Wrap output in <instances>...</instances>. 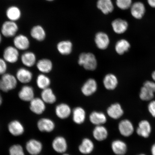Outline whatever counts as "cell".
<instances>
[{
	"mask_svg": "<svg viewBox=\"0 0 155 155\" xmlns=\"http://www.w3.org/2000/svg\"><path fill=\"white\" fill-rule=\"evenodd\" d=\"M78 63L83 66L86 70H95L97 65V62L95 57L92 53H82L79 56Z\"/></svg>",
	"mask_w": 155,
	"mask_h": 155,
	"instance_id": "1",
	"label": "cell"
},
{
	"mask_svg": "<svg viewBox=\"0 0 155 155\" xmlns=\"http://www.w3.org/2000/svg\"><path fill=\"white\" fill-rule=\"evenodd\" d=\"M17 80L14 75L5 73L2 75L0 79V90L7 92L13 90L16 87Z\"/></svg>",
	"mask_w": 155,
	"mask_h": 155,
	"instance_id": "2",
	"label": "cell"
},
{
	"mask_svg": "<svg viewBox=\"0 0 155 155\" xmlns=\"http://www.w3.org/2000/svg\"><path fill=\"white\" fill-rule=\"evenodd\" d=\"M154 93L155 83L152 81H147L141 89L139 96L141 100L148 101L153 98Z\"/></svg>",
	"mask_w": 155,
	"mask_h": 155,
	"instance_id": "3",
	"label": "cell"
},
{
	"mask_svg": "<svg viewBox=\"0 0 155 155\" xmlns=\"http://www.w3.org/2000/svg\"><path fill=\"white\" fill-rule=\"evenodd\" d=\"M19 28L16 22L9 20L5 21L2 25L1 33L6 38L13 37L16 36Z\"/></svg>",
	"mask_w": 155,
	"mask_h": 155,
	"instance_id": "4",
	"label": "cell"
},
{
	"mask_svg": "<svg viewBox=\"0 0 155 155\" xmlns=\"http://www.w3.org/2000/svg\"><path fill=\"white\" fill-rule=\"evenodd\" d=\"M152 127L150 122L144 120L139 122L136 129V133L139 136L148 138L152 132Z\"/></svg>",
	"mask_w": 155,
	"mask_h": 155,
	"instance_id": "5",
	"label": "cell"
},
{
	"mask_svg": "<svg viewBox=\"0 0 155 155\" xmlns=\"http://www.w3.org/2000/svg\"><path fill=\"white\" fill-rule=\"evenodd\" d=\"M3 57V59L7 62L16 63L19 57L18 50L15 46H8L4 51Z\"/></svg>",
	"mask_w": 155,
	"mask_h": 155,
	"instance_id": "6",
	"label": "cell"
},
{
	"mask_svg": "<svg viewBox=\"0 0 155 155\" xmlns=\"http://www.w3.org/2000/svg\"><path fill=\"white\" fill-rule=\"evenodd\" d=\"M118 129L120 134L126 137H130L134 131V126L129 120H122L118 125Z\"/></svg>",
	"mask_w": 155,
	"mask_h": 155,
	"instance_id": "7",
	"label": "cell"
},
{
	"mask_svg": "<svg viewBox=\"0 0 155 155\" xmlns=\"http://www.w3.org/2000/svg\"><path fill=\"white\" fill-rule=\"evenodd\" d=\"M26 149L29 154L31 155L40 154L43 149V145L39 140L31 139L26 143Z\"/></svg>",
	"mask_w": 155,
	"mask_h": 155,
	"instance_id": "8",
	"label": "cell"
},
{
	"mask_svg": "<svg viewBox=\"0 0 155 155\" xmlns=\"http://www.w3.org/2000/svg\"><path fill=\"white\" fill-rule=\"evenodd\" d=\"M94 41L97 47L99 49L104 50L109 46L110 40L109 36L106 33L99 32L97 33L95 36Z\"/></svg>",
	"mask_w": 155,
	"mask_h": 155,
	"instance_id": "9",
	"label": "cell"
},
{
	"mask_svg": "<svg viewBox=\"0 0 155 155\" xmlns=\"http://www.w3.org/2000/svg\"><path fill=\"white\" fill-rule=\"evenodd\" d=\"M55 127L54 122L47 118H42L37 123L38 128L41 132H51L55 129Z\"/></svg>",
	"mask_w": 155,
	"mask_h": 155,
	"instance_id": "10",
	"label": "cell"
},
{
	"mask_svg": "<svg viewBox=\"0 0 155 155\" xmlns=\"http://www.w3.org/2000/svg\"><path fill=\"white\" fill-rule=\"evenodd\" d=\"M30 108L33 113L40 115L46 109L45 103L41 98H34L30 102Z\"/></svg>",
	"mask_w": 155,
	"mask_h": 155,
	"instance_id": "11",
	"label": "cell"
},
{
	"mask_svg": "<svg viewBox=\"0 0 155 155\" xmlns=\"http://www.w3.org/2000/svg\"><path fill=\"white\" fill-rule=\"evenodd\" d=\"M8 129L10 133L15 137H18L24 134L25 128L21 122L14 120L10 122L8 126Z\"/></svg>",
	"mask_w": 155,
	"mask_h": 155,
	"instance_id": "12",
	"label": "cell"
},
{
	"mask_svg": "<svg viewBox=\"0 0 155 155\" xmlns=\"http://www.w3.org/2000/svg\"><path fill=\"white\" fill-rule=\"evenodd\" d=\"M130 9L132 16L137 19L142 18L146 12L144 5L140 2H137L133 3Z\"/></svg>",
	"mask_w": 155,
	"mask_h": 155,
	"instance_id": "13",
	"label": "cell"
},
{
	"mask_svg": "<svg viewBox=\"0 0 155 155\" xmlns=\"http://www.w3.org/2000/svg\"><path fill=\"white\" fill-rule=\"evenodd\" d=\"M52 147L56 152L59 153H64L68 148L67 140L63 137L58 136L56 137L52 141Z\"/></svg>",
	"mask_w": 155,
	"mask_h": 155,
	"instance_id": "14",
	"label": "cell"
},
{
	"mask_svg": "<svg viewBox=\"0 0 155 155\" xmlns=\"http://www.w3.org/2000/svg\"><path fill=\"white\" fill-rule=\"evenodd\" d=\"M13 42L15 47L18 50H26L30 47V40L28 37L23 34L15 36Z\"/></svg>",
	"mask_w": 155,
	"mask_h": 155,
	"instance_id": "15",
	"label": "cell"
},
{
	"mask_svg": "<svg viewBox=\"0 0 155 155\" xmlns=\"http://www.w3.org/2000/svg\"><path fill=\"white\" fill-rule=\"evenodd\" d=\"M97 87V84L94 79H89L83 85L81 88V91L84 96H90L96 92Z\"/></svg>",
	"mask_w": 155,
	"mask_h": 155,
	"instance_id": "16",
	"label": "cell"
},
{
	"mask_svg": "<svg viewBox=\"0 0 155 155\" xmlns=\"http://www.w3.org/2000/svg\"><path fill=\"white\" fill-rule=\"evenodd\" d=\"M111 26L114 31L115 33L121 34L127 31L128 28L129 24L127 21L119 18L112 21Z\"/></svg>",
	"mask_w": 155,
	"mask_h": 155,
	"instance_id": "17",
	"label": "cell"
},
{
	"mask_svg": "<svg viewBox=\"0 0 155 155\" xmlns=\"http://www.w3.org/2000/svg\"><path fill=\"white\" fill-rule=\"evenodd\" d=\"M18 96L21 100L30 102L34 98V91L32 87L28 86H23L19 91Z\"/></svg>",
	"mask_w": 155,
	"mask_h": 155,
	"instance_id": "18",
	"label": "cell"
},
{
	"mask_svg": "<svg viewBox=\"0 0 155 155\" xmlns=\"http://www.w3.org/2000/svg\"><path fill=\"white\" fill-rule=\"evenodd\" d=\"M71 112L70 107L64 103L58 104L55 109L56 115L61 119H65L71 115Z\"/></svg>",
	"mask_w": 155,
	"mask_h": 155,
	"instance_id": "19",
	"label": "cell"
},
{
	"mask_svg": "<svg viewBox=\"0 0 155 155\" xmlns=\"http://www.w3.org/2000/svg\"><path fill=\"white\" fill-rule=\"evenodd\" d=\"M108 115L112 119H118L123 115L124 112L121 106L119 103H115L111 104L107 108Z\"/></svg>",
	"mask_w": 155,
	"mask_h": 155,
	"instance_id": "20",
	"label": "cell"
},
{
	"mask_svg": "<svg viewBox=\"0 0 155 155\" xmlns=\"http://www.w3.org/2000/svg\"><path fill=\"white\" fill-rule=\"evenodd\" d=\"M6 15L8 20L16 22L21 18L22 12L18 7L12 5L9 7L6 10Z\"/></svg>",
	"mask_w": 155,
	"mask_h": 155,
	"instance_id": "21",
	"label": "cell"
},
{
	"mask_svg": "<svg viewBox=\"0 0 155 155\" xmlns=\"http://www.w3.org/2000/svg\"><path fill=\"white\" fill-rule=\"evenodd\" d=\"M97 7L105 15L112 12L114 9V5L111 0H98Z\"/></svg>",
	"mask_w": 155,
	"mask_h": 155,
	"instance_id": "22",
	"label": "cell"
},
{
	"mask_svg": "<svg viewBox=\"0 0 155 155\" xmlns=\"http://www.w3.org/2000/svg\"><path fill=\"white\" fill-rule=\"evenodd\" d=\"M30 35L38 41H42L46 38V32L43 27L37 25L34 26L31 29Z\"/></svg>",
	"mask_w": 155,
	"mask_h": 155,
	"instance_id": "23",
	"label": "cell"
},
{
	"mask_svg": "<svg viewBox=\"0 0 155 155\" xmlns=\"http://www.w3.org/2000/svg\"><path fill=\"white\" fill-rule=\"evenodd\" d=\"M16 78L17 80L22 83H28L31 81L32 74L30 71L25 68H21L17 71Z\"/></svg>",
	"mask_w": 155,
	"mask_h": 155,
	"instance_id": "24",
	"label": "cell"
},
{
	"mask_svg": "<svg viewBox=\"0 0 155 155\" xmlns=\"http://www.w3.org/2000/svg\"><path fill=\"white\" fill-rule=\"evenodd\" d=\"M112 151L117 155H124L127 152V147L126 143L123 141L114 140L111 144Z\"/></svg>",
	"mask_w": 155,
	"mask_h": 155,
	"instance_id": "25",
	"label": "cell"
},
{
	"mask_svg": "<svg viewBox=\"0 0 155 155\" xmlns=\"http://www.w3.org/2000/svg\"><path fill=\"white\" fill-rule=\"evenodd\" d=\"M103 84L105 88L108 90H113L117 87L118 81L116 75L112 74H108L104 77Z\"/></svg>",
	"mask_w": 155,
	"mask_h": 155,
	"instance_id": "26",
	"label": "cell"
},
{
	"mask_svg": "<svg viewBox=\"0 0 155 155\" xmlns=\"http://www.w3.org/2000/svg\"><path fill=\"white\" fill-rule=\"evenodd\" d=\"M73 44L69 40H63L58 42L57 49L58 52L62 55H68L72 51Z\"/></svg>",
	"mask_w": 155,
	"mask_h": 155,
	"instance_id": "27",
	"label": "cell"
},
{
	"mask_svg": "<svg viewBox=\"0 0 155 155\" xmlns=\"http://www.w3.org/2000/svg\"><path fill=\"white\" fill-rule=\"evenodd\" d=\"M90 121L93 124L96 126L103 125L107 121L106 116L101 112L94 111L90 116Z\"/></svg>",
	"mask_w": 155,
	"mask_h": 155,
	"instance_id": "28",
	"label": "cell"
},
{
	"mask_svg": "<svg viewBox=\"0 0 155 155\" xmlns=\"http://www.w3.org/2000/svg\"><path fill=\"white\" fill-rule=\"evenodd\" d=\"M86 117V112L80 107L75 108L73 111V120L77 124H81L84 122Z\"/></svg>",
	"mask_w": 155,
	"mask_h": 155,
	"instance_id": "29",
	"label": "cell"
},
{
	"mask_svg": "<svg viewBox=\"0 0 155 155\" xmlns=\"http://www.w3.org/2000/svg\"><path fill=\"white\" fill-rule=\"evenodd\" d=\"M94 138L98 141H104L107 138L108 132L107 129L103 125L96 126L93 131Z\"/></svg>",
	"mask_w": 155,
	"mask_h": 155,
	"instance_id": "30",
	"label": "cell"
},
{
	"mask_svg": "<svg viewBox=\"0 0 155 155\" xmlns=\"http://www.w3.org/2000/svg\"><path fill=\"white\" fill-rule=\"evenodd\" d=\"M36 67L40 72L43 73H49L53 69V63L50 60L47 59H41L36 64Z\"/></svg>",
	"mask_w": 155,
	"mask_h": 155,
	"instance_id": "31",
	"label": "cell"
},
{
	"mask_svg": "<svg viewBox=\"0 0 155 155\" xmlns=\"http://www.w3.org/2000/svg\"><path fill=\"white\" fill-rule=\"evenodd\" d=\"M79 152L83 154H88L92 152L94 149V145L92 141L88 138L83 139L79 147Z\"/></svg>",
	"mask_w": 155,
	"mask_h": 155,
	"instance_id": "32",
	"label": "cell"
},
{
	"mask_svg": "<svg viewBox=\"0 0 155 155\" xmlns=\"http://www.w3.org/2000/svg\"><path fill=\"white\" fill-rule=\"evenodd\" d=\"M21 60L23 64L26 66L28 67H32L36 63V56L32 52H25L21 56Z\"/></svg>",
	"mask_w": 155,
	"mask_h": 155,
	"instance_id": "33",
	"label": "cell"
},
{
	"mask_svg": "<svg viewBox=\"0 0 155 155\" xmlns=\"http://www.w3.org/2000/svg\"><path fill=\"white\" fill-rule=\"evenodd\" d=\"M41 98L45 104H53L57 100V97L53 90L49 88L42 90Z\"/></svg>",
	"mask_w": 155,
	"mask_h": 155,
	"instance_id": "34",
	"label": "cell"
},
{
	"mask_svg": "<svg viewBox=\"0 0 155 155\" xmlns=\"http://www.w3.org/2000/svg\"><path fill=\"white\" fill-rule=\"evenodd\" d=\"M129 42L124 39L120 40L116 42L115 45V50L117 54L123 55L127 52L130 48Z\"/></svg>",
	"mask_w": 155,
	"mask_h": 155,
	"instance_id": "35",
	"label": "cell"
},
{
	"mask_svg": "<svg viewBox=\"0 0 155 155\" xmlns=\"http://www.w3.org/2000/svg\"><path fill=\"white\" fill-rule=\"evenodd\" d=\"M36 84L39 88L42 90L49 88L51 81L48 77L44 74L39 75L36 79Z\"/></svg>",
	"mask_w": 155,
	"mask_h": 155,
	"instance_id": "36",
	"label": "cell"
},
{
	"mask_svg": "<svg viewBox=\"0 0 155 155\" xmlns=\"http://www.w3.org/2000/svg\"><path fill=\"white\" fill-rule=\"evenodd\" d=\"M9 153V155H25L22 147L19 144L13 145L10 147Z\"/></svg>",
	"mask_w": 155,
	"mask_h": 155,
	"instance_id": "37",
	"label": "cell"
},
{
	"mask_svg": "<svg viewBox=\"0 0 155 155\" xmlns=\"http://www.w3.org/2000/svg\"><path fill=\"white\" fill-rule=\"evenodd\" d=\"M116 3L119 8L123 10L130 8L132 5V0H116Z\"/></svg>",
	"mask_w": 155,
	"mask_h": 155,
	"instance_id": "38",
	"label": "cell"
},
{
	"mask_svg": "<svg viewBox=\"0 0 155 155\" xmlns=\"http://www.w3.org/2000/svg\"><path fill=\"white\" fill-rule=\"evenodd\" d=\"M7 68L6 61L4 59L0 58V75L5 74Z\"/></svg>",
	"mask_w": 155,
	"mask_h": 155,
	"instance_id": "39",
	"label": "cell"
},
{
	"mask_svg": "<svg viewBox=\"0 0 155 155\" xmlns=\"http://www.w3.org/2000/svg\"><path fill=\"white\" fill-rule=\"evenodd\" d=\"M148 110L151 115L155 117V101H153L149 104Z\"/></svg>",
	"mask_w": 155,
	"mask_h": 155,
	"instance_id": "40",
	"label": "cell"
},
{
	"mask_svg": "<svg viewBox=\"0 0 155 155\" xmlns=\"http://www.w3.org/2000/svg\"><path fill=\"white\" fill-rule=\"evenodd\" d=\"M148 4L153 8H155V0H147Z\"/></svg>",
	"mask_w": 155,
	"mask_h": 155,
	"instance_id": "41",
	"label": "cell"
},
{
	"mask_svg": "<svg viewBox=\"0 0 155 155\" xmlns=\"http://www.w3.org/2000/svg\"><path fill=\"white\" fill-rule=\"evenodd\" d=\"M150 152L152 155H155V143L151 147Z\"/></svg>",
	"mask_w": 155,
	"mask_h": 155,
	"instance_id": "42",
	"label": "cell"
},
{
	"mask_svg": "<svg viewBox=\"0 0 155 155\" xmlns=\"http://www.w3.org/2000/svg\"><path fill=\"white\" fill-rule=\"evenodd\" d=\"M152 77L153 79L155 81V71L152 73Z\"/></svg>",
	"mask_w": 155,
	"mask_h": 155,
	"instance_id": "43",
	"label": "cell"
},
{
	"mask_svg": "<svg viewBox=\"0 0 155 155\" xmlns=\"http://www.w3.org/2000/svg\"><path fill=\"white\" fill-rule=\"evenodd\" d=\"M2 98L1 95L0 94V106H1L2 104Z\"/></svg>",
	"mask_w": 155,
	"mask_h": 155,
	"instance_id": "44",
	"label": "cell"
},
{
	"mask_svg": "<svg viewBox=\"0 0 155 155\" xmlns=\"http://www.w3.org/2000/svg\"><path fill=\"white\" fill-rule=\"evenodd\" d=\"M2 35L1 32H0V44H1L2 41Z\"/></svg>",
	"mask_w": 155,
	"mask_h": 155,
	"instance_id": "45",
	"label": "cell"
},
{
	"mask_svg": "<svg viewBox=\"0 0 155 155\" xmlns=\"http://www.w3.org/2000/svg\"><path fill=\"white\" fill-rule=\"evenodd\" d=\"M45 1L48 2H53L54 1V0H45Z\"/></svg>",
	"mask_w": 155,
	"mask_h": 155,
	"instance_id": "46",
	"label": "cell"
},
{
	"mask_svg": "<svg viewBox=\"0 0 155 155\" xmlns=\"http://www.w3.org/2000/svg\"><path fill=\"white\" fill-rule=\"evenodd\" d=\"M137 155H147L145 154H144V153H141V154H139Z\"/></svg>",
	"mask_w": 155,
	"mask_h": 155,
	"instance_id": "47",
	"label": "cell"
},
{
	"mask_svg": "<svg viewBox=\"0 0 155 155\" xmlns=\"http://www.w3.org/2000/svg\"><path fill=\"white\" fill-rule=\"evenodd\" d=\"M63 155H69V154H63Z\"/></svg>",
	"mask_w": 155,
	"mask_h": 155,
	"instance_id": "48",
	"label": "cell"
}]
</instances>
